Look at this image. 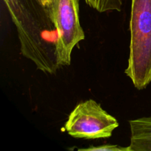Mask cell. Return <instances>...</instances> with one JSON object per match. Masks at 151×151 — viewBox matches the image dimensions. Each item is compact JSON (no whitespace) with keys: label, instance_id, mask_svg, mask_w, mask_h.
I'll return each instance as SVG.
<instances>
[{"label":"cell","instance_id":"2","mask_svg":"<svg viewBox=\"0 0 151 151\" xmlns=\"http://www.w3.org/2000/svg\"><path fill=\"white\" fill-rule=\"evenodd\" d=\"M130 47L125 73L136 88L151 82V0H131Z\"/></svg>","mask_w":151,"mask_h":151},{"label":"cell","instance_id":"1","mask_svg":"<svg viewBox=\"0 0 151 151\" xmlns=\"http://www.w3.org/2000/svg\"><path fill=\"white\" fill-rule=\"evenodd\" d=\"M17 31L21 53L37 69L54 75L60 67L57 58V32L47 6L40 0H3Z\"/></svg>","mask_w":151,"mask_h":151},{"label":"cell","instance_id":"8","mask_svg":"<svg viewBox=\"0 0 151 151\" xmlns=\"http://www.w3.org/2000/svg\"><path fill=\"white\" fill-rule=\"evenodd\" d=\"M40 1H41V2H42L43 4H44V5H46V4H48V3L50 2V1H51V0H40Z\"/></svg>","mask_w":151,"mask_h":151},{"label":"cell","instance_id":"6","mask_svg":"<svg viewBox=\"0 0 151 151\" xmlns=\"http://www.w3.org/2000/svg\"><path fill=\"white\" fill-rule=\"evenodd\" d=\"M87 4L100 13L113 11H121L122 0H85Z\"/></svg>","mask_w":151,"mask_h":151},{"label":"cell","instance_id":"5","mask_svg":"<svg viewBox=\"0 0 151 151\" xmlns=\"http://www.w3.org/2000/svg\"><path fill=\"white\" fill-rule=\"evenodd\" d=\"M130 151H151V116L129 121Z\"/></svg>","mask_w":151,"mask_h":151},{"label":"cell","instance_id":"3","mask_svg":"<svg viewBox=\"0 0 151 151\" xmlns=\"http://www.w3.org/2000/svg\"><path fill=\"white\" fill-rule=\"evenodd\" d=\"M46 6L57 32L58 63L69 66L74 47L85 38L80 23L79 0H51Z\"/></svg>","mask_w":151,"mask_h":151},{"label":"cell","instance_id":"4","mask_svg":"<svg viewBox=\"0 0 151 151\" xmlns=\"http://www.w3.org/2000/svg\"><path fill=\"white\" fill-rule=\"evenodd\" d=\"M118 127L117 119L92 99L77 105L65 124L69 136L88 140L109 138Z\"/></svg>","mask_w":151,"mask_h":151},{"label":"cell","instance_id":"7","mask_svg":"<svg viewBox=\"0 0 151 151\" xmlns=\"http://www.w3.org/2000/svg\"><path fill=\"white\" fill-rule=\"evenodd\" d=\"M81 151H130L129 147H123L116 145H103L100 146H90L87 148L78 149Z\"/></svg>","mask_w":151,"mask_h":151}]
</instances>
